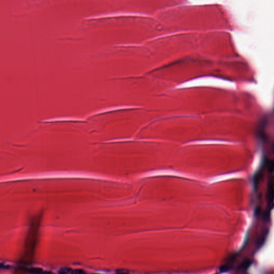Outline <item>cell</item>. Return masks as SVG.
<instances>
[{
	"mask_svg": "<svg viewBox=\"0 0 274 274\" xmlns=\"http://www.w3.org/2000/svg\"><path fill=\"white\" fill-rule=\"evenodd\" d=\"M232 268V265L229 263L222 265L220 268V271L221 272H229Z\"/></svg>",
	"mask_w": 274,
	"mask_h": 274,
	"instance_id": "277c9868",
	"label": "cell"
},
{
	"mask_svg": "<svg viewBox=\"0 0 274 274\" xmlns=\"http://www.w3.org/2000/svg\"><path fill=\"white\" fill-rule=\"evenodd\" d=\"M268 229H264V230L262 231L261 234L259 236L256 240V243H255L256 248L259 249L263 245L265 241H266V237L268 234Z\"/></svg>",
	"mask_w": 274,
	"mask_h": 274,
	"instance_id": "6da1fadb",
	"label": "cell"
},
{
	"mask_svg": "<svg viewBox=\"0 0 274 274\" xmlns=\"http://www.w3.org/2000/svg\"><path fill=\"white\" fill-rule=\"evenodd\" d=\"M252 263V262L250 260H246L244 261L243 262L241 263L239 266L240 270H246L250 266V264Z\"/></svg>",
	"mask_w": 274,
	"mask_h": 274,
	"instance_id": "3957f363",
	"label": "cell"
},
{
	"mask_svg": "<svg viewBox=\"0 0 274 274\" xmlns=\"http://www.w3.org/2000/svg\"><path fill=\"white\" fill-rule=\"evenodd\" d=\"M116 274H126V273H124V272H118Z\"/></svg>",
	"mask_w": 274,
	"mask_h": 274,
	"instance_id": "52a82bcc",
	"label": "cell"
},
{
	"mask_svg": "<svg viewBox=\"0 0 274 274\" xmlns=\"http://www.w3.org/2000/svg\"><path fill=\"white\" fill-rule=\"evenodd\" d=\"M28 272L31 274H52V272H47L42 268L33 267L28 269Z\"/></svg>",
	"mask_w": 274,
	"mask_h": 274,
	"instance_id": "7a4b0ae2",
	"label": "cell"
},
{
	"mask_svg": "<svg viewBox=\"0 0 274 274\" xmlns=\"http://www.w3.org/2000/svg\"><path fill=\"white\" fill-rule=\"evenodd\" d=\"M72 269L71 268H62L60 269V270L58 271V274H68L69 273H71Z\"/></svg>",
	"mask_w": 274,
	"mask_h": 274,
	"instance_id": "5b68a950",
	"label": "cell"
},
{
	"mask_svg": "<svg viewBox=\"0 0 274 274\" xmlns=\"http://www.w3.org/2000/svg\"><path fill=\"white\" fill-rule=\"evenodd\" d=\"M71 274H86V272L82 269H74L72 270Z\"/></svg>",
	"mask_w": 274,
	"mask_h": 274,
	"instance_id": "8992f818",
	"label": "cell"
}]
</instances>
